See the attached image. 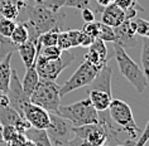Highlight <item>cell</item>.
Instances as JSON below:
<instances>
[{"label": "cell", "instance_id": "cell-1", "mask_svg": "<svg viewBox=\"0 0 149 146\" xmlns=\"http://www.w3.org/2000/svg\"><path fill=\"white\" fill-rule=\"evenodd\" d=\"M28 1L25 3V6L20 14H27V19L24 20V24L28 28L29 39L38 40L40 34L56 27H59L58 13H54L53 10L47 8L42 3H36L34 0H32L33 3L31 4Z\"/></svg>", "mask_w": 149, "mask_h": 146}, {"label": "cell", "instance_id": "cell-2", "mask_svg": "<svg viewBox=\"0 0 149 146\" xmlns=\"http://www.w3.org/2000/svg\"><path fill=\"white\" fill-rule=\"evenodd\" d=\"M111 73L113 71L109 66H105L97 73L95 80L91 82L88 89V100L97 112L107 111L113 100L111 93Z\"/></svg>", "mask_w": 149, "mask_h": 146}, {"label": "cell", "instance_id": "cell-3", "mask_svg": "<svg viewBox=\"0 0 149 146\" xmlns=\"http://www.w3.org/2000/svg\"><path fill=\"white\" fill-rule=\"evenodd\" d=\"M58 115L68 120L73 127L99 122V112L95 110L88 98H84L66 106L59 104Z\"/></svg>", "mask_w": 149, "mask_h": 146}, {"label": "cell", "instance_id": "cell-4", "mask_svg": "<svg viewBox=\"0 0 149 146\" xmlns=\"http://www.w3.org/2000/svg\"><path fill=\"white\" fill-rule=\"evenodd\" d=\"M111 120L115 125H118L124 132L128 135L129 140L135 144L138 137L140 136L141 130L136 126L133 116V111L126 102L121 100H111L110 106L107 108ZM134 146V145H133Z\"/></svg>", "mask_w": 149, "mask_h": 146}, {"label": "cell", "instance_id": "cell-5", "mask_svg": "<svg viewBox=\"0 0 149 146\" xmlns=\"http://www.w3.org/2000/svg\"><path fill=\"white\" fill-rule=\"evenodd\" d=\"M114 52L120 73L130 82V84L135 88L136 92L143 93L145 91V87L148 86V82L141 68L129 57V54L125 52L124 48L115 43H114Z\"/></svg>", "mask_w": 149, "mask_h": 146}, {"label": "cell", "instance_id": "cell-6", "mask_svg": "<svg viewBox=\"0 0 149 146\" xmlns=\"http://www.w3.org/2000/svg\"><path fill=\"white\" fill-rule=\"evenodd\" d=\"M32 103L43 107L49 113L58 115V108L61 104V95H59V84L56 81L39 80L34 91L29 96Z\"/></svg>", "mask_w": 149, "mask_h": 146}, {"label": "cell", "instance_id": "cell-7", "mask_svg": "<svg viewBox=\"0 0 149 146\" xmlns=\"http://www.w3.org/2000/svg\"><path fill=\"white\" fill-rule=\"evenodd\" d=\"M76 59V55L71 49L63 51L61 57L53 61H46V59L38 57L36 58V69L39 76V80L56 81L67 67H70Z\"/></svg>", "mask_w": 149, "mask_h": 146}, {"label": "cell", "instance_id": "cell-8", "mask_svg": "<svg viewBox=\"0 0 149 146\" xmlns=\"http://www.w3.org/2000/svg\"><path fill=\"white\" fill-rule=\"evenodd\" d=\"M100 71L94 68L91 64H88L86 61H84L79 66V68L74 71V73L67 80L62 86H59V95L66 96L70 92L79 89L82 87H86L95 80V77L97 76Z\"/></svg>", "mask_w": 149, "mask_h": 146}, {"label": "cell", "instance_id": "cell-9", "mask_svg": "<svg viewBox=\"0 0 149 146\" xmlns=\"http://www.w3.org/2000/svg\"><path fill=\"white\" fill-rule=\"evenodd\" d=\"M46 132L52 142V146L65 145L74 136L73 126L71 122L56 113H49V125L46 129Z\"/></svg>", "mask_w": 149, "mask_h": 146}, {"label": "cell", "instance_id": "cell-10", "mask_svg": "<svg viewBox=\"0 0 149 146\" xmlns=\"http://www.w3.org/2000/svg\"><path fill=\"white\" fill-rule=\"evenodd\" d=\"M6 95L9 97V106L14 108L20 116H23V110L25 104L31 102V100H29V96L25 95V92L23 91L22 82L18 78L15 69H12V77H10L9 88Z\"/></svg>", "mask_w": 149, "mask_h": 146}, {"label": "cell", "instance_id": "cell-11", "mask_svg": "<svg viewBox=\"0 0 149 146\" xmlns=\"http://www.w3.org/2000/svg\"><path fill=\"white\" fill-rule=\"evenodd\" d=\"M73 132L79 137L86 140L91 146H105L106 144V132L99 122L73 127Z\"/></svg>", "mask_w": 149, "mask_h": 146}, {"label": "cell", "instance_id": "cell-12", "mask_svg": "<svg viewBox=\"0 0 149 146\" xmlns=\"http://www.w3.org/2000/svg\"><path fill=\"white\" fill-rule=\"evenodd\" d=\"M84 61H86L88 64H91L94 68L97 71H101L104 67L107 66V48L105 42H102L101 39H95L94 43L88 47L87 53L85 54Z\"/></svg>", "mask_w": 149, "mask_h": 146}, {"label": "cell", "instance_id": "cell-13", "mask_svg": "<svg viewBox=\"0 0 149 146\" xmlns=\"http://www.w3.org/2000/svg\"><path fill=\"white\" fill-rule=\"evenodd\" d=\"M23 117L31 123L33 129L46 130L49 125V112L32 102L25 104L23 110Z\"/></svg>", "mask_w": 149, "mask_h": 146}, {"label": "cell", "instance_id": "cell-14", "mask_svg": "<svg viewBox=\"0 0 149 146\" xmlns=\"http://www.w3.org/2000/svg\"><path fill=\"white\" fill-rule=\"evenodd\" d=\"M114 33H115V42L114 43L123 47L124 49H126V48H134L139 43V38H138L139 35L130 28L129 19L125 20L124 23L120 24L119 27H115Z\"/></svg>", "mask_w": 149, "mask_h": 146}, {"label": "cell", "instance_id": "cell-15", "mask_svg": "<svg viewBox=\"0 0 149 146\" xmlns=\"http://www.w3.org/2000/svg\"><path fill=\"white\" fill-rule=\"evenodd\" d=\"M126 20L124 10L120 9L115 3L106 5L105 8L101 10V23L110 25V27H119Z\"/></svg>", "mask_w": 149, "mask_h": 146}, {"label": "cell", "instance_id": "cell-16", "mask_svg": "<svg viewBox=\"0 0 149 146\" xmlns=\"http://www.w3.org/2000/svg\"><path fill=\"white\" fill-rule=\"evenodd\" d=\"M40 44L38 43V40L34 39H28L25 43L18 46V53H19L22 61H23L25 68L33 66L36 63V58L38 54V49H39Z\"/></svg>", "mask_w": 149, "mask_h": 146}, {"label": "cell", "instance_id": "cell-17", "mask_svg": "<svg viewBox=\"0 0 149 146\" xmlns=\"http://www.w3.org/2000/svg\"><path fill=\"white\" fill-rule=\"evenodd\" d=\"M79 37H80V30H77V29L61 30L58 34L57 46L62 51H68L74 47H79Z\"/></svg>", "mask_w": 149, "mask_h": 146}, {"label": "cell", "instance_id": "cell-18", "mask_svg": "<svg viewBox=\"0 0 149 146\" xmlns=\"http://www.w3.org/2000/svg\"><path fill=\"white\" fill-rule=\"evenodd\" d=\"M12 58L13 53H8L0 62V91L5 93L8 92L10 77H12V67H10Z\"/></svg>", "mask_w": 149, "mask_h": 146}, {"label": "cell", "instance_id": "cell-19", "mask_svg": "<svg viewBox=\"0 0 149 146\" xmlns=\"http://www.w3.org/2000/svg\"><path fill=\"white\" fill-rule=\"evenodd\" d=\"M38 82H39V76H38V73H37L36 63H34L33 66L27 68L24 78H23V81H22V87H23V91L25 92V95L31 96L32 92L34 91L36 86L38 84Z\"/></svg>", "mask_w": 149, "mask_h": 146}, {"label": "cell", "instance_id": "cell-20", "mask_svg": "<svg viewBox=\"0 0 149 146\" xmlns=\"http://www.w3.org/2000/svg\"><path fill=\"white\" fill-rule=\"evenodd\" d=\"M114 3L124 10L126 20L136 18L138 12H144V8L138 3V0H115Z\"/></svg>", "mask_w": 149, "mask_h": 146}, {"label": "cell", "instance_id": "cell-21", "mask_svg": "<svg viewBox=\"0 0 149 146\" xmlns=\"http://www.w3.org/2000/svg\"><path fill=\"white\" fill-rule=\"evenodd\" d=\"M22 117H23V116H20L14 108H12L10 106L0 108V123H1L3 126H5V125L15 126L17 122L19 121Z\"/></svg>", "mask_w": 149, "mask_h": 146}, {"label": "cell", "instance_id": "cell-22", "mask_svg": "<svg viewBox=\"0 0 149 146\" xmlns=\"http://www.w3.org/2000/svg\"><path fill=\"white\" fill-rule=\"evenodd\" d=\"M9 38L15 46H20V44L27 42L29 39V32H28L27 25L24 24V21L17 23L15 28H14V30H13L12 34H10Z\"/></svg>", "mask_w": 149, "mask_h": 146}, {"label": "cell", "instance_id": "cell-23", "mask_svg": "<svg viewBox=\"0 0 149 146\" xmlns=\"http://www.w3.org/2000/svg\"><path fill=\"white\" fill-rule=\"evenodd\" d=\"M25 135H29V138H32L36 146H52V142L46 130H38L31 127L28 131H25Z\"/></svg>", "mask_w": 149, "mask_h": 146}, {"label": "cell", "instance_id": "cell-24", "mask_svg": "<svg viewBox=\"0 0 149 146\" xmlns=\"http://www.w3.org/2000/svg\"><path fill=\"white\" fill-rule=\"evenodd\" d=\"M61 32V28L56 27L51 30H48L46 33L39 35L38 38V43L42 47H49V46H57V39H58V34Z\"/></svg>", "mask_w": 149, "mask_h": 146}, {"label": "cell", "instance_id": "cell-25", "mask_svg": "<svg viewBox=\"0 0 149 146\" xmlns=\"http://www.w3.org/2000/svg\"><path fill=\"white\" fill-rule=\"evenodd\" d=\"M62 49L58 46H49V47H39L38 49V57L46 59V61H53L61 57Z\"/></svg>", "mask_w": 149, "mask_h": 146}, {"label": "cell", "instance_id": "cell-26", "mask_svg": "<svg viewBox=\"0 0 149 146\" xmlns=\"http://www.w3.org/2000/svg\"><path fill=\"white\" fill-rule=\"evenodd\" d=\"M140 59H141V66H143V73L147 82L149 84V39L144 38L141 42V53H140Z\"/></svg>", "mask_w": 149, "mask_h": 146}, {"label": "cell", "instance_id": "cell-27", "mask_svg": "<svg viewBox=\"0 0 149 146\" xmlns=\"http://www.w3.org/2000/svg\"><path fill=\"white\" fill-rule=\"evenodd\" d=\"M97 38L101 39L102 42H115V33H114V28L110 25H106L100 21L99 23V34Z\"/></svg>", "mask_w": 149, "mask_h": 146}, {"label": "cell", "instance_id": "cell-28", "mask_svg": "<svg viewBox=\"0 0 149 146\" xmlns=\"http://www.w3.org/2000/svg\"><path fill=\"white\" fill-rule=\"evenodd\" d=\"M15 25H17L15 20L0 17V35L5 37V38H9L10 34H12L14 30V28H15Z\"/></svg>", "mask_w": 149, "mask_h": 146}, {"label": "cell", "instance_id": "cell-29", "mask_svg": "<svg viewBox=\"0 0 149 146\" xmlns=\"http://www.w3.org/2000/svg\"><path fill=\"white\" fill-rule=\"evenodd\" d=\"M42 4L53 10L54 13H59L61 8H63L66 4V0H42Z\"/></svg>", "mask_w": 149, "mask_h": 146}, {"label": "cell", "instance_id": "cell-30", "mask_svg": "<svg viewBox=\"0 0 149 146\" xmlns=\"http://www.w3.org/2000/svg\"><path fill=\"white\" fill-rule=\"evenodd\" d=\"M99 23L100 21H91V23H86L84 25L82 30L86 32L87 34H90L94 39H97V34H99Z\"/></svg>", "mask_w": 149, "mask_h": 146}, {"label": "cell", "instance_id": "cell-31", "mask_svg": "<svg viewBox=\"0 0 149 146\" xmlns=\"http://www.w3.org/2000/svg\"><path fill=\"white\" fill-rule=\"evenodd\" d=\"M88 5H90V0H66L65 4V6H67V8H74L79 10L87 8Z\"/></svg>", "mask_w": 149, "mask_h": 146}, {"label": "cell", "instance_id": "cell-32", "mask_svg": "<svg viewBox=\"0 0 149 146\" xmlns=\"http://www.w3.org/2000/svg\"><path fill=\"white\" fill-rule=\"evenodd\" d=\"M17 134H18V131L15 130L14 126L12 125L3 126V140H4V142H9L10 140H13Z\"/></svg>", "mask_w": 149, "mask_h": 146}, {"label": "cell", "instance_id": "cell-33", "mask_svg": "<svg viewBox=\"0 0 149 146\" xmlns=\"http://www.w3.org/2000/svg\"><path fill=\"white\" fill-rule=\"evenodd\" d=\"M94 38L90 35V34H87L86 32H84V30H80V37H79V47H90L92 43H94Z\"/></svg>", "mask_w": 149, "mask_h": 146}, {"label": "cell", "instance_id": "cell-34", "mask_svg": "<svg viewBox=\"0 0 149 146\" xmlns=\"http://www.w3.org/2000/svg\"><path fill=\"white\" fill-rule=\"evenodd\" d=\"M148 141H149V121L147 123V126H145V129L141 131L140 136L138 137V140L135 144H134V146H144Z\"/></svg>", "mask_w": 149, "mask_h": 146}, {"label": "cell", "instance_id": "cell-35", "mask_svg": "<svg viewBox=\"0 0 149 146\" xmlns=\"http://www.w3.org/2000/svg\"><path fill=\"white\" fill-rule=\"evenodd\" d=\"M81 17H82V20L85 21V23H91V21H95L96 14H95L94 10L87 6V8L81 10Z\"/></svg>", "mask_w": 149, "mask_h": 146}, {"label": "cell", "instance_id": "cell-36", "mask_svg": "<svg viewBox=\"0 0 149 146\" xmlns=\"http://www.w3.org/2000/svg\"><path fill=\"white\" fill-rule=\"evenodd\" d=\"M61 146H91V145L86 140H84V138L77 136V135H74L70 141H67L65 145H61Z\"/></svg>", "mask_w": 149, "mask_h": 146}, {"label": "cell", "instance_id": "cell-37", "mask_svg": "<svg viewBox=\"0 0 149 146\" xmlns=\"http://www.w3.org/2000/svg\"><path fill=\"white\" fill-rule=\"evenodd\" d=\"M9 106V97L5 92H0V108Z\"/></svg>", "mask_w": 149, "mask_h": 146}, {"label": "cell", "instance_id": "cell-38", "mask_svg": "<svg viewBox=\"0 0 149 146\" xmlns=\"http://www.w3.org/2000/svg\"><path fill=\"white\" fill-rule=\"evenodd\" d=\"M22 146H36V145H34V142H33V140H32V138L27 137V140L24 141V144L22 145Z\"/></svg>", "mask_w": 149, "mask_h": 146}, {"label": "cell", "instance_id": "cell-39", "mask_svg": "<svg viewBox=\"0 0 149 146\" xmlns=\"http://www.w3.org/2000/svg\"><path fill=\"white\" fill-rule=\"evenodd\" d=\"M0 142H4V140H3V125L0 123Z\"/></svg>", "mask_w": 149, "mask_h": 146}, {"label": "cell", "instance_id": "cell-40", "mask_svg": "<svg viewBox=\"0 0 149 146\" xmlns=\"http://www.w3.org/2000/svg\"><path fill=\"white\" fill-rule=\"evenodd\" d=\"M22 1H28V0H22ZM36 3H42V0H34Z\"/></svg>", "mask_w": 149, "mask_h": 146}, {"label": "cell", "instance_id": "cell-41", "mask_svg": "<svg viewBox=\"0 0 149 146\" xmlns=\"http://www.w3.org/2000/svg\"><path fill=\"white\" fill-rule=\"evenodd\" d=\"M106 1H107V3H109V4H111V3H114V1H115V0H106Z\"/></svg>", "mask_w": 149, "mask_h": 146}, {"label": "cell", "instance_id": "cell-42", "mask_svg": "<svg viewBox=\"0 0 149 146\" xmlns=\"http://www.w3.org/2000/svg\"><path fill=\"white\" fill-rule=\"evenodd\" d=\"M144 38H147V39H149V30H148V33H147V35L144 37Z\"/></svg>", "mask_w": 149, "mask_h": 146}, {"label": "cell", "instance_id": "cell-43", "mask_svg": "<svg viewBox=\"0 0 149 146\" xmlns=\"http://www.w3.org/2000/svg\"><path fill=\"white\" fill-rule=\"evenodd\" d=\"M115 146H128V145H125V144H119V145H115Z\"/></svg>", "mask_w": 149, "mask_h": 146}, {"label": "cell", "instance_id": "cell-44", "mask_svg": "<svg viewBox=\"0 0 149 146\" xmlns=\"http://www.w3.org/2000/svg\"><path fill=\"white\" fill-rule=\"evenodd\" d=\"M6 144H8V145H6V146H13L12 144H10V142H6Z\"/></svg>", "mask_w": 149, "mask_h": 146}, {"label": "cell", "instance_id": "cell-45", "mask_svg": "<svg viewBox=\"0 0 149 146\" xmlns=\"http://www.w3.org/2000/svg\"><path fill=\"white\" fill-rule=\"evenodd\" d=\"M0 92H1V91H0Z\"/></svg>", "mask_w": 149, "mask_h": 146}]
</instances>
